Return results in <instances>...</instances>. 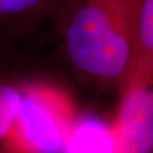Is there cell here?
<instances>
[{
	"label": "cell",
	"instance_id": "ba28073f",
	"mask_svg": "<svg viewBox=\"0 0 153 153\" xmlns=\"http://www.w3.org/2000/svg\"><path fill=\"white\" fill-rule=\"evenodd\" d=\"M0 153H19V152H17L15 150L6 146V148H0Z\"/></svg>",
	"mask_w": 153,
	"mask_h": 153
},
{
	"label": "cell",
	"instance_id": "5b68a950",
	"mask_svg": "<svg viewBox=\"0 0 153 153\" xmlns=\"http://www.w3.org/2000/svg\"><path fill=\"white\" fill-rule=\"evenodd\" d=\"M64 153H118L114 123L98 117H78Z\"/></svg>",
	"mask_w": 153,
	"mask_h": 153
},
{
	"label": "cell",
	"instance_id": "6da1fadb",
	"mask_svg": "<svg viewBox=\"0 0 153 153\" xmlns=\"http://www.w3.org/2000/svg\"><path fill=\"white\" fill-rule=\"evenodd\" d=\"M141 0H64L60 38L78 75L124 88L134 55Z\"/></svg>",
	"mask_w": 153,
	"mask_h": 153
},
{
	"label": "cell",
	"instance_id": "52a82bcc",
	"mask_svg": "<svg viewBox=\"0 0 153 153\" xmlns=\"http://www.w3.org/2000/svg\"><path fill=\"white\" fill-rule=\"evenodd\" d=\"M22 86L0 81V143L6 140L16 119Z\"/></svg>",
	"mask_w": 153,
	"mask_h": 153
},
{
	"label": "cell",
	"instance_id": "7a4b0ae2",
	"mask_svg": "<svg viewBox=\"0 0 153 153\" xmlns=\"http://www.w3.org/2000/svg\"><path fill=\"white\" fill-rule=\"evenodd\" d=\"M78 118L71 99L48 83L22 86L16 119L6 141L19 153H64Z\"/></svg>",
	"mask_w": 153,
	"mask_h": 153
},
{
	"label": "cell",
	"instance_id": "3957f363",
	"mask_svg": "<svg viewBox=\"0 0 153 153\" xmlns=\"http://www.w3.org/2000/svg\"><path fill=\"white\" fill-rule=\"evenodd\" d=\"M112 123L118 153H153V85L123 91Z\"/></svg>",
	"mask_w": 153,
	"mask_h": 153
},
{
	"label": "cell",
	"instance_id": "8992f818",
	"mask_svg": "<svg viewBox=\"0 0 153 153\" xmlns=\"http://www.w3.org/2000/svg\"><path fill=\"white\" fill-rule=\"evenodd\" d=\"M64 0H0V26H21L35 22Z\"/></svg>",
	"mask_w": 153,
	"mask_h": 153
},
{
	"label": "cell",
	"instance_id": "277c9868",
	"mask_svg": "<svg viewBox=\"0 0 153 153\" xmlns=\"http://www.w3.org/2000/svg\"><path fill=\"white\" fill-rule=\"evenodd\" d=\"M153 85V0H141L129 75L120 91Z\"/></svg>",
	"mask_w": 153,
	"mask_h": 153
}]
</instances>
